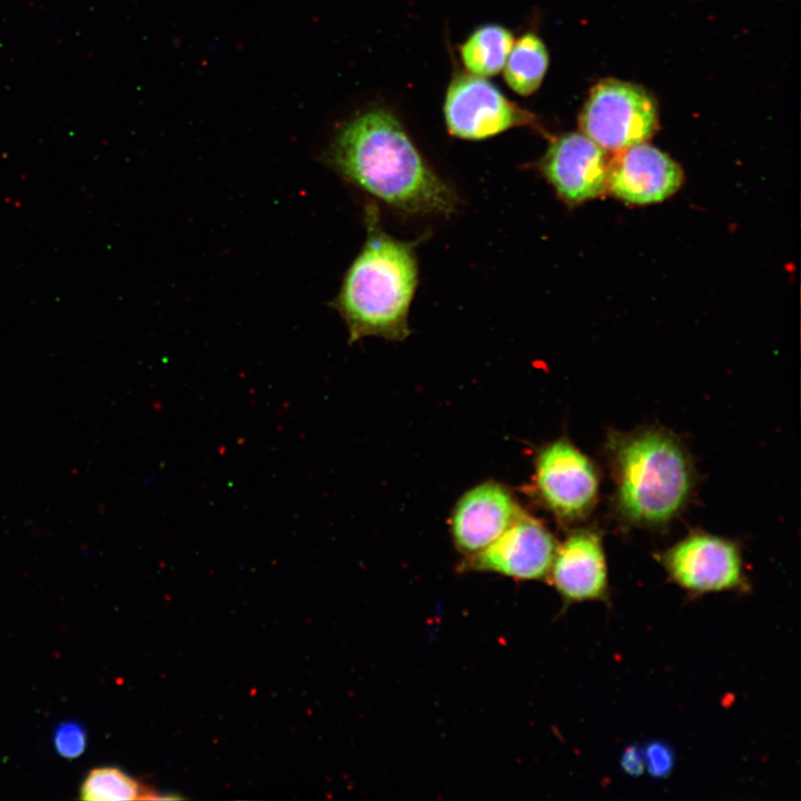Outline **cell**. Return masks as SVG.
<instances>
[{
  "instance_id": "2",
  "label": "cell",
  "mask_w": 801,
  "mask_h": 801,
  "mask_svg": "<svg viewBox=\"0 0 801 801\" xmlns=\"http://www.w3.org/2000/svg\"><path fill=\"white\" fill-rule=\"evenodd\" d=\"M365 243L330 306L346 324L349 343L369 336L403 340L411 334L408 314L418 285L419 239L405 241L386 233L373 201L365 206Z\"/></svg>"
},
{
  "instance_id": "15",
  "label": "cell",
  "mask_w": 801,
  "mask_h": 801,
  "mask_svg": "<svg viewBox=\"0 0 801 801\" xmlns=\"http://www.w3.org/2000/svg\"><path fill=\"white\" fill-rule=\"evenodd\" d=\"M155 792L115 767L92 769L80 788V799L88 801L151 800Z\"/></svg>"
},
{
  "instance_id": "16",
  "label": "cell",
  "mask_w": 801,
  "mask_h": 801,
  "mask_svg": "<svg viewBox=\"0 0 801 801\" xmlns=\"http://www.w3.org/2000/svg\"><path fill=\"white\" fill-rule=\"evenodd\" d=\"M53 745L65 759L80 756L87 748L86 729L77 721L61 722L53 731Z\"/></svg>"
},
{
  "instance_id": "18",
  "label": "cell",
  "mask_w": 801,
  "mask_h": 801,
  "mask_svg": "<svg viewBox=\"0 0 801 801\" xmlns=\"http://www.w3.org/2000/svg\"><path fill=\"white\" fill-rule=\"evenodd\" d=\"M621 768L630 777L642 775L645 771L642 748L634 744L626 746L621 755Z\"/></svg>"
},
{
  "instance_id": "8",
  "label": "cell",
  "mask_w": 801,
  "mask_h": 801,
  "mask_svg": "<svg viewBox=\"0 0 801 801\" xmlns=\"http://www.w3.org/2000/svg\"><path fill=\"white\" fill-rule=\"evenodd\" d=\"M556 543L537 520L523 512L490 545L472 555L466 567L521 581L548 576Z\"/></svg>"
},
{
  "instance_id": "1",
  "label": "cell",
  "mask_w": 801,
  "mask_h": 801,
  "mask_svg": "<svg viewBox=\"0 0 801 801\" xmlns=\"http://www.w3.org/2000/svg\"><path fill=\"white\" fill-rule=\"evenodd\" d=\"M342 178L408 216L454 214L458 197L423 158L388 109H367L344 123L324 152Z\"/></svg>"
},
{
  "instance_id": "11",
  "label": "cell",
  "mask_w": 801,
  "mask_h": 801,
  "mask_svg": "<svg viewBox=\"0 0 801 801\" xmlns=\"http://www.w3.org/2000/svg\"><path fill=\"white\" fill-rule=\"evenodd\" d=\"M522 513L512 494L495 482L466 492L455 506L452 533L457 550L467 557L496 540Z\"/></svg>"
},
{
  "instance_id": "13",
  "label": "cell",
  "mask_w": 801,
  "mask_h": 801,
  "mask_svg": "<svg viewBox=\"0 0 801 801\" xmlns=\"http://www.w3.org/2000/svg\"><path fill=\"white\" fill-rule=\"evenodd\" d=\"M513 43L512 32L503 26H482L474 30L462 44L463 63L472 75L495 76L504 68Z\"/></svg>"
},
{
  "instance_id": "10",
  "label": "cell",
  "mask_w": 801,
  "mask_h": 801,
  "mask_svg": "<svg viewBox=\"0 0 801 801\" xmlns=\"http://www.w3.org/2000/svg\"><path fill=\"white\" fill-rule=\"evenodd\" d=\"M616 152L609 162L607 187L626 202L646 205L662 201L682 184L680 166L653 146L642 142Z\"/></svg>"
},
{
  "instance_id": "7",
  "label": "cell",
  "mask_w": 801,
  "mask_h": 801,
  "mask_svg": "<svg viewBox=\"0 0 801 801\" xmlns=\"http://www.w3.org/2000/svg\"><path fill=\"white\" fill-rule=\"evenodd\" d=\"M535 481L545 505L563 521L583 517L595 502V469L589 458L565 439L555 441L540 452Z\"/></svg>"
},
{
  "instance_id": "3",
  "label": "cell",
  "mask_w": 801,
  "mask_h": 801,
  "mask_svg": "<svg viewBox=\"0 0 801 801\" xmlns=\"http://www.w3.org/2000/svg\"><path fill=\"white\" fill-rule=\"evenodd\" d=\"M619 503L635 522L656 524L670 520L684 504L691 472L683 449L659 431L614 439Z\"/></svg>"
},
{
  "instance_id": "12",
  "label": "cell",
  "mask_w": 801,
  "mask_h": 801,
  "mask_svg": "<svg viewBox=\"0 0 801 801\" xmlns=\"http://www.w3.org/2000/svg\"><path fill=\"white\" fill-rule=\"evenodd\" d=\"M564 606L607 600V573L599 535L577 531L556 547L548 573Z\"/></svg>"
},
{
  "instance_id": "14",
  "label": "cell",
  "mask_w": 801,
  "mask_h": 801,
  "mask_svg": "<svg viewBox=\"0 0 801 801\" xmlns=\"http://www.w3.org/2000/svg\"><path fill=\"white\" fill-rule=\"evenodd\" d=\"M548 67V52L542 39L527 32L512 46L504 65V78L508 87L522 96H528L541 86Z\"/></svg>"
},
{
  "instance_id": "9",
  "label": "cell",
  "mask_w": 801,
  "mask_h": 801,
  "mask_svg": "<svg viewBox=\"0 0 801 801\" xmlns=\"http://www.w3.org/2000/svg\"><path fill=\"white\" fill-rule=\"evenodd\" d=\"M538 169L558 197L571 205L595 198L607 187L604 149L582 132L553 139Z\"/></svg>"
},
{
  "instance_id": "17",
  "label": "cell",
  "mask_w": 801,
  "mask_h": 801,
  "mask_svg": "<svg viewBox=\"0 0 801 801\" xmlns=\"http://www.w3.org/2000/svg\"><path fill=\"white\" fill-rule=\"evenodd\" d=\"M642 751L645 771L653 779L663 780L672 773L675 765V753L668 743L651 741L642 748Z\"/></svg>"
},
{
  "instance_id": "5",
  "label": "cell",
  "mask_w": 801,
  "mask_h": 801,
  "mask_svg": "<svg viewBox=\"0 0 801 801\" xmlns=\"http://www.w3.org/2000/svg\"><path fill=\"white\" fill-rule=\"evenodd\" d=\"M444 116L448 132L482 140L521 126L536 127L535 117L510 101L484 77L461 73L447 88Z\"/></svg>"
},
{
  "instance_id": "4",
  "label": "cell",
  "mask_w": 801,
  "mask_h": 801,
  "mask_svg": "<svg viewBox=\"0 0 801 801\" xmlns=\"http://www.w3.org/2000/svg\"><path fill=\"white\" fill-rule=\"evenodd\" d=\"M656 123L653 98L642 87L617 79L596 83L580 115L582 134L612 151L645 142Z\"/></svg>"
},
{
  "instance_id": "6",
  "label": "cell",
  "mask_w": 801,
  "mask_h": 801,
  "mask_svg": "<svg viewBox=\"0 0 801 801\" xmlns=\"http://www.w3.org/2000/svg\"><path fill=\"white\" fill-rule=\"evenodd\" d=\"M670 577L693 595L746 589L736 546L723 538L692 535L662 557Z\"/></svg>"
}]
</instances>
